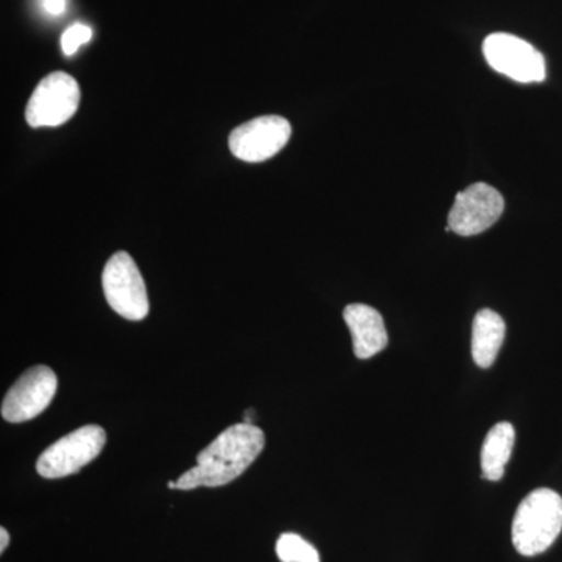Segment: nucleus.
Wrapping results in <instances>:
<instances>
[{
	"label": "nucleus",
	"mask_w": 562,
	"mask_h": 562,
	"mask_svg": "<svg viewBox=\"0 0 562 562\" xmlns=\"http://www.w3.org/2000/svg\"><path fill=\"white\" fill-rule=\"evenodd\" d=\"M265 432L257 425L235 424L198 454V464L176 482V490L220 487L235 482L265 449Z\"/></svg>",
	"instance_id": "nucleus-1"
},
{
	"label": "nucleus",
	"mask_w": 562,
	"mask_h": 562,
	"mask_svg": "<svg viewBox=\"0 0 562 562\" xmlns=\"http://www.w3.org/2000/svg\"><path fill=\"white\" fill-rule=\"evenodd\" d=\"M562 531V497L541 487L520 503L513 520V543L524 557H536L549 550Z\"/></svg>",
	"instance_id": "nucleus-2"
},
{
	"label": "nucleus",
	"mask_w": 562,
	"mask_h": 562,
	"mask_svg": "<svg viewBox=\"0 0 562 562\" xmlns=\"http://www.w3.org/2000/svg\"><path fill=\"white\" fill-rule=\"evenodd\" d=\"M105 443L106 432L102 427L85 425L47 447L36 461V472L47 480L65 479L94 461Z\"/></svg>",
	"instance_id": "nucleus-3"
},
{
	"label": "nucleus",
	"mask_w": 562,
	"mask_h": 562,
	"mask_svg": "<svg viewBox=\"0 0 562 562\" xmlns=\"http://www.w3.org/2000/svg\"><path fill=\"white\" fill-rule=\"evenodd\" d=\"M102 286L106 302L124 319L143 321L149 314L146 283L127 251H117L106 262Z\"/></svg>",
	"instance_id": "nucleus-4"
},
{
	"label": "nucleus",
	"mask_w": 562,
	"mask_h": 562,
	"mask_svg": "<svg viewBox=\"0 0 562 562\" xmlns=\"http://www.w3.org/2000/svg\"><path fill=\"white\" fill-rule=\"evenodd\" d=\"M79 83L69 74L52 72L40 81L25 109V120L33 128L58 127L79 110Z\"/></svg>",
	"instance_id": "nucleus-5"
},
{
	"label": "nucleus",
	"mask_w": 562,
	"mask_h": 562,
	"mask_svg": "<svg viewBox=\"0 0 562 562\" xmlns=\"http://www.w3.org/2000/svg\"><path fill=\"white\" fill-rule=\"evenodd\" d=\"M483 52L491 68L509 79L519 83L546 80V58L522 38L509 33H492L484 40Z\"/></svg>",
	"instance_id": "nucleus-6"
},
{
	"label": "nucleus",
	"mask_w": 562,
	"mask_h": 562,
	"mask_svg": "<svg viewBox=\"0 0 562 562\" xmlns=\"http://www.w3.org/2000/svg\"><path fill=\"white\" fill-rule=\"evenodd\" d=\"M58 379L47 366H35L20 376L2 402V417L10 424L35 419L57 394Z\"/></svg>",
	"instance_id": "nucleus-7"
},
{
	"label": "nucleus",
	"mask_w": 562,
	"mask_h": 562,
	"mask_svg": "<svg viewBox=\"0 0 562 562\" xmlns=\"http://www.w3.org/2000/svg\"><path fill=\"white\" fill-rule=\"evenodd\" d=\"M291 124L284 117L261 116L236 127L231 133L228 146L239 160L261 162L276 157L291 138Z\"/></svg>",
	"instance_id": "nucleus-8"
},
{
	"label": "nucleus",
	"mask_w": 562,
	"mask_h": 562,
	"mask_svg": "<svg viewBox=\"0 0 562 562\" xmlns=\"http://www.w3.org/2000/svg\"><path fill=\"white\" fill-rule=\"evenodd\" d=\"M505 201L501 192L486 183H475L458 192L449 214L447 232L475 236L501 220Z\"/></svg>",
	"instance_id": "nucleus-9"
},
{
	"label": "nucleus",
	"mask_w": 562,
	"mask_h": 562,
	"mask_svg": "<svg viewBox=\"0 0 562 562\" xmlns=\"http://www.w3.org/2000/svg\"><path fill=\"white\" fill-rule=\"evenodd\" d=\"M344 321L351 333L355 357L369 360L386 349L387 331L382 314L362 303H351L344 310Z\"/></svg>",
	"instance_id": "nucleus-10"
},
{
	"label": "nucleus",
	"mask_w": 562,
	"mask_h": 562,
	"mask_svg": "<svg viewBox=\"0 0 562 562\" xmlns=\"http://www.w3.org/2000/svg\"><path fill=\"white\" fill-rule=\"evenodd\" d=\"M506 324L501 314L492 310L476 313L472 327V357L480 368L487 369L497 360L505 342Z\"/></svg>",
	"instance_id": "nucleus-11"
},
{
	"label": "nucleus",
	"mask_w": 562,
	"mask_h": 562,
	"mask_svg": "<svg viewBox=\"0 0 562 562\" xmlns=\"http://www.w3.org/2000/svg\"><path fill=\"white\" fill-rule=\"evenodd\" d=\"M516 430L509 422L494 425L487 432L482 447L483 476L490 482H498L505 475V468L512 458Z\"/></svg>",
	"instance_id": "nucleus-12"
},
{
	"label": "nucleus",
	"mask_w": 562,
	"mask_h": 562,
	"mask_svg": "<svg viewBox=\"0 0 562 562\" xmlns=\"http://www.w3.org/2000/svg\"><path fill=\"white\" fill-rule=\"evenodd\" d=\"M277 557L281 562H321L319 552L294 532H284L277 541Z\"/></svg>",
	"instance_id": "nucleus-13"
},
{
	"label": "nucleus",
	"mask_w": 562,
	"mask_h": 562,
	"mask_svg": "<svg viewBox=\"0 0 562 562\" xmlns=\"http://www.w3.org/2000/svg\"><path fill=\"white\" fill-rule=\"evenodd\" d=\"M92 38L91 27L85 24H74L68 31L63 33L61 49L66 57L76 54L80 46L90 43Z\"/></svg>",
	"instance_id": "nucleus-14"
},
{
	"label": "nucleus",
	"mask_w": 562,
	"mask_h": 562,
	"mask_svg": "<svg viewBox=\"0 0 562 562\" xmlns=\"http://www.w3.org/2000/svg\"><path fill=\"white\" fill-rule=\"evenodd\" d=\"M43 9L50 16H60L66 10V0H43Z\"/></svg>",
	"instance_id": "nucleus-15"
},
{
	"label": "nucleus",
	"mask_w": 562,
	"mask_h": 562,
	"mask_svg": "<svg viewBox=\"0 0 562 562\" xmlns=\"http://www.w3.org/2000/svg\"><path fill=\"white\" fill-rule=\"evenodd\" d=\"M10 543V535L5 528H0V552H5L7 547Z\"/></svg>",
	"instance_id": "nucleus-16"
},
{
	"label": "nucleus",
	"mask_w": 562,
	"mask_h": 562,
	"mask_svg": "<svg viewBox=\"0 0 562 562\" xmlns=\"http://www.w3.org/2000/svg\"><path fill=\"white\" fill-rule=\"evenodd\" d=\"M254 413V409H249V412H246V414H244V424L255 425Z\"/></svg>",
	"instance_id": "nucleus-17"
}]
</instances>
